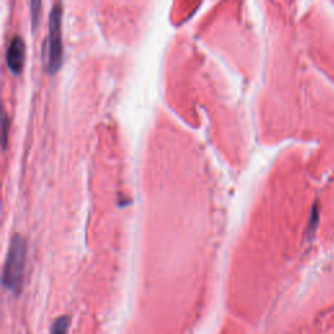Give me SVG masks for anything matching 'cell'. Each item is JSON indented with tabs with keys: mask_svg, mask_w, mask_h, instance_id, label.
I'll use <instances>...</instances> for the list:
<instances>
[{
	"mask_svg": "<svg viewBox=\"0 0 334 334\" xmlns=\"http://www.w3.org/2000/svg\"><path fill=\"white\" fill-rule=\"evenodd\" d=\"M26 242L21 235H15L9 242L8 253L3 268V285L13 292L21 290L26 264Z\"/></svg>",
	"mask_w": 334,
	"mask_h": 334,
	"instance_id": "cell-1",
	"label": "cell"
},
{
	"mask_svg": "<svg viewBox=\"0 0 334 334\" xmlns=\"http://www.w3.org/2000/svg\"><path fill=\"white\" fill-rule=\"evenodd\" d=\"M41 8H42V4L41 2H31L30 3V15H31V24L33 26L36 27V25L38 24V20H40V15H41Z\"/></svg>",
	"mask_w": 334,
	"mask_h": 334,
	"instance_id": "cell-5",
	"label": "cell"
},
{
	"mask_svg": "<svg viewBox=\"0 0 334 334\" xmlns=\"http://www.w3.org/2000/svg\"><path fill=\"white\" fill-rule=\"evenodd\" d=\"M70 328V319L67 316H61L55 320L51 326V334H67Z\"/></svg>",
	"mask_w": 334,
	"mask_h": 334,
	"instance_id": "cell-4",
	"label": "cell"
},
{
	"mask_svg": "<svg viewBox=\"0 0 334 334\" xmlns=\"http://www.w3.org/2000/svg\"><path fill=\"white\" fill-rule=\"evenodd\" d=\"M2 129H3V148H7V141H8V129H9V119L7 114L3 116V123H2Z\"/></svg>",
	"mask_w": 334,
	"mask_h": 334,
	"instance_id": "cell-6",
	"label": "cell"
},
{
	"mask_svg": "<svg viewBox=\"0 0 334 334\" xmlns=\"http://www.w3.org/2000/svg\"><path fill=\"white\" fill-rule=\"evenodd\" d=\"M61 16L63 6L55 3L51 8L49 18V33L43 46V58H45L46 70L50 73H55L61 67L63 63V40H61Z\"/></svg>",
	"mask_w": 334,
	"mask_h": 334,
	"instance_id": "cell-2",
	"label": "cell"
},
{
	"mask_svg": "<svg viewBox=\"0 0 334 334\" xmlns=\"http://www.w3.org/2000/svg\"><path fill=\"white\" fill-rule=\"evenodd\" d=\"M25 42L20 36H15L9 41V45L7 47L6 60L8 64V68L12 71L15 75H18L24 68L25 63Z\"/></svg>",
	"mask_w": 334,
	"mask_h": 334,
	"instance_id": "cell-3",
	"label": "cell"
}]
</instances>
